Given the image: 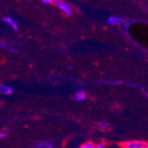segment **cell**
Segmentation results:
<instances>
[{"label": "cell", "instance_id": "cell-7", "mask_svg": "<svg viewBox=\"0 0 148 148\" xmlns=\"http://www.w3.org/2000/svg\"><path fill=\"white\" fill-rule=\"evenodd\" d=\"M4 21H5V22H7L12 28L14 29V30H17L18 29V27H17V24L14 22V21H12L11 18H8V17H5V18H4Z\"/></svg>", "mask_w": 148, "mask_h": 148}, {"label": "cell", "instance_id": "cell-4", "mask_svg": "<svg viewBox=\"0 0 148 148\" xmlns=\"http://www.w3.org/2000/svg\"><path fill=\"white\" fill-rule=\"evenodd\" d=\"M75 99L77 100V101H84L85 99H86V94L84 91L83 90H79L75 93Z\"/></svg>", "mask_w": 148, "mask_h": 148}, {"label": "cell", "instance_id": "cell-10", "mask_svg": "<svg viewBox=\"0 0 148 148\" xmlns=\"http://www.w3.org/2000/svg\"><path fill=\"white\" fill-rule=\"evenodd\" d=\"M51 1H52V0H42V2L43 3H45V4H50Z\"/></svg>", "mask_w": 148, "mask_h": 148}, {"label": "cell", "instance_id": "cell-2", "mask_svg": "<svg viewBox=\"0 0 148 148\" xmlns=\"http://www.w3.org/2000/svg\"><path fill=\"white\" fill-rule=\"evenodd\" d=\"M12 92V88L8 86V85H5V84H1L0 85V93L4 94V95H8V94H11Z\"/></svg>", "mask_w": 148, "mask_h": 148}, {"label": "cell", "instance_id": "cell-11", "mask_svg": "<svg viewBox=\"0 0 148 148\" xmlns=\"http://www.w3.org/2000/svg\"><path fill=\"white\" fill-rule=\"evenodd\" d=\"M52 1L54 2L55 4H58V5H60L61 3V0H52Z\"/></svg>", "mask_w": 148, "mask_h": 148}, {"label": "cell", "instance_id": "cell-9", "mask_svg": "<svg viewBox=\"0 0 148 148\" xmlns=\"http://www.w3.org/2000/svg\"><path fill=\"white\" fill-rule=\"evenodd\" d=\"M99 127L102 130H106L110 127V124L106 122H102V123H99Z\"/></svg>", "mask_w": 148, "mask_h": 148}, {"label": "cell", "instance_id": "cell-12", "mask_svg": "<svg viewBox=\"0 0 148 148\" xmlns=\"http://www.w3.org/2000/svg\"><path fill=\"white\" fill-rule=\"evenodd\" d=\"M97 147L98 148H105V146L102 145H97Z\"/></svg>", "mask_w": 148, "mask_h": 148}, {"label": "cell", "instance_id": "cell-6", "mask_svg": "<svg viewBox=\"0 0 148 148\" xmlns=\"http://www.w3.org/2000/svg\"><path fill=\"white\" fill-rule=\"evenodd\" d=\"M34 148H53V145L50 142H41L36 144Z\"/></svg>", "mask_w": 148, "mask_h": 148}, {"label": "cell", "instance_id": "cell-3", "mask_svg": "<svg viewBox=\"0 0 148 148\" xmlns=\"http://www.w3.org/2000/svg\"><path fill=\"white\" fill-rule=\"evenodd\" d=\"M59 8H60V10H62V11L65 12L66 16H69V15L71 14V10H70V7H69V5H66V4H65V3H60V4L59 5Z\"/></svg>", "mask_w": 148, "mask_h": 148}, {"label": "cell", "instance_id": "cell-5", "mask_svg": "<svg viewBox=\"0 0 148 148\" xmlns=\"http://www.w3.org/2000/svg\"><path fill=\"white\" fill-rule=\"evenodd\" d=\"M123 21V20L122 18L111 16V17H109L108 21H107V23L109 25H114V24H118V23H122Z\"/></svg>", "mask_w": 148, "mask_h": 148}, {"label": "cell", "instance_id": "cell-1", "mask_svg": "<svg viewBox=\"0 0 148 148\" xmlns=\"http://www.w3.org/2000/svg\"><path fill=\"white\" fill-rule=\"evenodd\" d=\"M145 142L135 140V141H126L122 144L123 148H145Z\"/></svg>", "mask_w": 148, "mask_h": 148}, {"label": "cell", "instance_id": "cell-8", "mask_svg": "<svg viewBox=\"0 0 148 148\" xmlns=\"http://www.w3.org/2000/svg\"><path fill=\"white\" fill-rule=\"evenodd\" d=\"M96 145L93 144L91 142H86L84 144H83L81 146H79L78 148H96Z\"/></svg>", "mask_w": 148, "mask_h": 148}, {"label": "cell", "instance_id": "cell-13", "mask_svg": "<svg viewBox=\"0 0 148 148\" xmlns=\"http://www.w3.org/2000/svg\"><path fill=\"white\" fill-rule=\"evenodd\" d=\"M6 46V44H5L4 42H1V47H5Z\"/></svg>", "mask_w": 148, "mask_h": 148}, {"label": "cell", "instance_id": "cell-14", "mask_svg": "<svg viewBox=\"0 0 148 148\" xmlns=\"http://www.w3.org/2000/svg\"><path fill=\"white\" fill-rule=\"evenodd\" d=\"M145 148H148V144H147V143L145 144Z\"/></svg>", "mask_w": 148, "mask_h": 148}]
</instances>
